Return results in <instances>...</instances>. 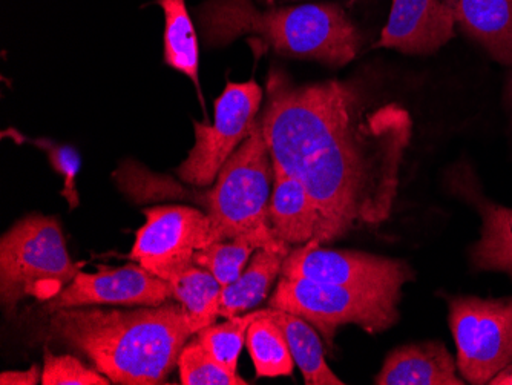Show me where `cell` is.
Returning a JSON list of instances; mask_svg holds the SVG:
<instances>
[{
    "instance_id": "6da1fadb",
    "label": "cell",
    "mask_w": 512,
    "mask_h": 385,
    "mask_svg": "<svg viewBox=\"0 0 512 385\" xmlns=\"http://www.w3.org/2000/svg\"><path fill=\"white\" fill-rule=\"evenodd\" d=\"M261 114L273 165L315 201L321 244L390 218L413 139L410 112L356 82L298 85L273 68Z\"/></svg>"
},
{
    "instance_id": "7a4b0ae2",
    "label": "cell",
    "mask_w": 512,
    "mask_h": 385,
    "mask_svg": "<svg viewBox=\"0 0 512 385\" xmlns=\"http://www.w3.org/2000/svg\"><path fill=\"white\" fill-rule=\"evenodd\" d=\"M50 315L51 335L88 356L115 384L165 382L194 335L180 303L134 310L71 307Z\"/></svg>"
},
{
    "instance_id": "3957f363",
    "label": "cell",
    "mask_w": 512,
    "mask_h": 385,
    "mask_svg": "<svg viewBox=\"0 0 512 385\" xmlns=\"http://www.w3.org/2000/svg\"><path fill=\"white\" fill-rule=\"evenodd\" d=\"M198 27L212 47L243 36L258 50L312 59L330 66L352 62L362 36L338 4H306L260 10L252 0H207L197 8Z\"/></svg>"
},
{
    "instance_id": "277c9868",
    "label": "cell",
    "mask_w": 512,
    "mask_h": 385,
    "mask_svg": "<svg viewBox=\"0 0 512 385\" xmlns=\"http://www.w3.org/2000/svg\"><path fill=\"white\" fill-rule=\"evenodd\" d=\"M273 180L272 154L258 117L252 134L230 155L214 188L207 192V215L211 218L214 243L244 238L256 251L269 249L290 254V247L276 238L270 226Z\"/></svg>"
},
{
    "instance_id": "5b68a950",
    "label": "cell",
    "mask_w": 512,
    "mask_h": 385,
    "mask_svg": "<svg viewBox=\"0 0 512 385\" xmlns=\"http://www.w3.org/2000/svg\"><path fill=\"white\" fill-rule=\"evenodd\" d=\"M66 251L59 221L33 214L0 240V303L8 315L27 298L48 303L79 274Z\"/></svg>"
},
{
    "instance_id": "8992f818",
    "label": "cell",
    "mask_w": 512,
    "mask_h": 385,
    "mask_svg": "<svg viewBox=\"0 0 512 385\" xmlns=\"http://www.w3.org/2000/svg\"><path fill=\"white\" fill-rule=\"evenodd\" d=\"M401 298L391 293L365 292L281 275L269 307L309 321L332 349L336 330L347 324H356L370 335L391 329L399 321Z\"/></svg>"
},
{
    "instance_id": "52a82bcc",
    "label": "cell",
    "mask_w": 512,
    "mask_h": 385,
    "mask_svg": "<svg viewBox=\"0 0 512 385\" xmlns=\"http://www.w3.org/2000/svg\"><path fill=\"white\" fill-rule=\"evenodd\" d=\"M448 304L460 376L470 384H490L512 366V297H454Z\"/></svg>"
},
{
    "instance_id": "ba28073f",
    "label": "cell",
    "mask_w": 512,
    "mask_h": 385,
    "mask_svg": "<svg viewBox=\"0 0 512 385\" xmlns=\"http://www.w3.org/2000/svg\"><path fill=\"white\" fill-rule=\"evenodd\" d=\"M261 102L263 89L255 80L227 83L215 100L214 123H194L195 145L178 166V177L198 188L211 186L230 155L252 134Z\"/></svg>"
},
{
    "instance_id": "9c48e42d",
    "label": "cell",
    "mask_w": 512,
    "mask_h": 385,
    "mask_svg": "<svg viewBox=\"0 0 512 385\" xmlns=\"http://www.w3.org/2000/svg\"><path fill=\"white\" fill-rule=\"evenodd\" d=\"M281 275L399 297H402V287L414 280L413 269L405 261L364 252L325 249L318 238L290 251Z\"/></svg>"
},
{
    "instance_id": "30bf717a",
    "label": "cell",
    "mask_w": 512,
    "mask_h": 385,
    "mask_svg": "<svg viewBox=\"0 0 512 385\" xmlns=\"http://www.w3.org/2000/svg\"><path fill=\"white\" fill-rule=\"evenodd\" d=\"M131 258L161 280L172 281L189 269L195 254L214 243L209 215L188 206H157L143 211Z\"/></svg>"
},
{
    "instance_id": "8fae6325",
    "label": "cell",
    "mask_w": 512,
    "mask_h": 385,
    "mask_svg": "<svg viewBox=\"0 0 512 385\" xmlns=\"http://www.w3.org/2000/svg\"><path fill=\"white\" fill-rule=\"evenodd\" d=\"M172 298L168 281L151 274L140 264L109 269L96 274L79 272L54 300L45 303V312L88 306L157 307Z\"/></svg>"
},
{
    "instance_id": "7c38bea8",
    "label": "cell",
    "mask_w": 512,
    "mask_h": 385,
    "mask_svg": "<svg viewBox=\"0 0 512 385\" xmlns=\"http://www.w3.org/2000/svg\"><path fill=\"white\" fill-rule=\"evenodd\" d=\"M456 17L444 0H393L390 16L375 48L425 56L454 37Z\"/></svg>"
},
{
    "instance_id": "4fadbf2b",
    "label": "cell",
    "mask_w": 512,
    "mask_h": 385,
    "mask_svg": "<svg viewBox=\"0 0 512 385\" xmlns=\"http://www.w3.org/2000/svg\"><path fill=\"white\" fill-rule=\"evenodd\" d=\"M456 174L460 195L467 197L482 217V237L471 247L474 267L512 278V209L486 200L474 188L473 172L462 168Z\"/></svg>"
},
{
    "instance_id": "5bb4252c",
    "label": "cell",
    "mask_w": 512,
    "mask_h": 385,
    "mask_svg": "<svg viewBox=\"0 0 512 385\" xmlns=\"http://www.w3.org/2000/svg\"><path fill=\"white\" fill-rule=\"evenodd\" d=\"M456 359L440 341L394 349L375 378L378 385H463Z\"/></svg>"
},
{
    "instance_id": "9a60e30c",
    "label": "cell",
    "mask_w": 512,
    "mask_h": 385,
    "mask_svg": "<svg viewBox=\"0 0 512 385\" xmlns=\"http://www.w3.org/2000/svg\"><path fill=\"white\" fill-rule=\"evenodd\" d=\"M269 221L273 234L287 246H302L318 235L321 215L301 181L273 165Z\"/></svg>"
},
{
    "instance_id": "2e32d148",
    "label": "cell",
    "mask_w": 512,
    "mask_h": 385,
    "mask_svg": "<svg viewBox=\"0 0 512 385\" xmlns=\"http://www.w3.org/2000/svg\"><path fill=\"white\" fill-rule=\"evenodd\" d=\"M456 24L502 65L512 66V0H444Z\"/></svg>"
},
{
    "instance_id": "e0dca14e",
    "label": "cell",
    "mask_w": 512,
    "mask_h": 385,
    "mask_svg": "<svg viewBox=\"0 0 512 385\" xmlns=\"http://www.w3.org/2000/svg\"><path fill=\"white\" fill-rule=\"evenodd\" d=\"M287 255L283 252L258 249L255 251L249 266L243 270V274L221 290L220 318H234L249 312L266 300L270 287L273 286L281 270Z\"/></svg>"
},
{
    "instance_id": "ac0fdd59",
    "label": "cell",
    "mask_w": 512,
    "mask_h": 385,
    "mask_svg": "<svg viewBox=\"0 0 512 385\" xmlns=\"http://www.w3.org/2000/svg\"><path fill=\"white\" fill-rule=\"evenodd\" d=\"M266 310L267 315L283 330L293 361L301 370L307 385L345 384L325 362L321 338L309 321L286 310L272 307Z\"/></svg>"
},
{
    "instance_id": "d6986e66",
    "label": "cell",
    "mask_w": 512,
    "mask_h": 385,
    "mask_svg": "<svg viewBox=\"0 0 512 385\" xmlns=\"http://www.w3.org/2000/svg\"><path fill=\"white\" fill-rule=\"evenodd\" d=\"M169 284L172 287V298L183 307L192 332L198 333L220 318L218 310L223 286L209 270L192 264L189 269L169 281Z\"/></svg>"
},
{
    "instance_id": "ffe728a7",
    "label": "cell",
    "mask_w": 512,
    "mask_h": 385,
    "mask_svg": "<svg viewBox=\"0 0 512 385\" xmlns=\"http://www.w3.org/2000/svg\"><path fill=\"white\" fill-rule=\"evenodd\" d=\"M155 4L165 13V63L178 73L198 82V37L192 24L186 0H157Z\"/></svg>"
},
{
    "instance_id": "44dd1931",
    "label": "cell",
    "mask_w": 512,
    "mask_h": 385,
    "mask_svg": "<svg viewBox=\"0 0 512 385\" xmlns=\"http://www.w3.org/2000/svg\"><path fill=\"white\" fill-rule=\"evenodd\" d=\"M246 347L256 370V378H278L293 375L292 353L283 330L261 310L260 316L250 323Z\"/></svg>"
},
{
    "instance_id": "7402d4cb",
    "label": "cell",
    "mask_w": 512,
    "mask_h": 385,
    "mask_svg": "<svg viewBox=\"0 0 512 385\" xmlns=\"http://www.w3.org/2000/svg\"><path fill=\"white\" fill-rule=\"evenodd\" d=\"M258 312H250L247 315H238L234 318H227L221 324H212L206 329L198 332V341L203 344L204 349L211 353L215 361L226 367L230 372L237 373L238 359L241 350L246 344L247 329L250 323L260 316Z\"/></svg>"
},
{
    "instance_id": "603a6c76",
    "label": "cell",
    "mask_w": 512,
    "mask_h": 385,
    "mask_svg": "<svg viewBox=\"0 0 512 385\" xmlns=\"http://www.w3.org/2000/svg\"><path fill=\"white\" fill-rule=\"evenodd\" d=\"M255 251V246L244 238L215 241L197 251L194 263L209 270L224 287L234 283L243 274L246 264L249 263Z\"/></svg>"
},
{
    "instance_id": "cb8c5ba5",
    "label": "cell",
    "mask_w": 512,
    "mask_h": 385,
    "mask_svg": "<svg viewBox=\"0 0 512 385\" xmlns=\"http://www.w3.org/2000/svg\"><path fill=\"white\" fill-rule=\"evenodd\" d=\"M178 369L183 385H247L238 373L230 372L212 358L203 344L195 339L186 344L178 358Z\"/></svg>"
},
{
    "instance_id": "d4e9b609",
    "label": "cell",
    "mask_w": 512,
    "mask_h": 385,
    "mask_svg": "<svg viewBox=\"0 0 512 385\" xmlns=\"http://www.w3.org/2000/svg\"><path fill=\"white\" fill-rule=\"evenodd\" d=\"M43 385H109L111 379L99 370L89 369L76 356L54 355L45 349Z\"/></svg>"
},
{
    "instance_id": "484cf974",
    "label": "cell",
    "mask_w": 512,
    "mask_h": 385,
    "mask_svg": "<svg viewBox=\"0 0 512 385\" xmlns=\"http://www.w3.org/2000/svg\"><path fill=\"white\" fill-rule=\"evenodd\" d=\"M5 134L13 135L11 139L17 140V142H27L31 145L39 146L42 151L46 152L48 158H50L51 165L54 166L59 174L65 178L66 189L63 194L68 197L69 203L76 198V191H74V181H76L77 172L80 169V157L77 154L76 149L69 148V146L57 145V143L51 142L46 139H28L25 135L19 134V132L10 129Z\"/></svg>"
},
{
    "instance_id": "4316f807",
    "label": "cell",
    "mask_w": 512,
    "mask_h": 385,
    "mask_svg": "<svg viewBox=\"0 0 512 385\" xmlns=\"http://www.w3.org/2000/svg\"><path fill=\"white\" fill-rule=\"evenodd\" d=\"M40 381H42V373L37 364L23 372L11 370V372H2L0 375V384L2 385H36Z\"/></svg>"
},
{
    "instance_id": "83f0119b",
    "label": "cell",
    "mask_w": 512,
    "mask_h": 385,
    "mask_svg": "<svg viewBox=\"0 0 512 385\" xmlns=\"http://www.w3.org/2000/svg\"><path fill=\"white\" fill-rule=\"evenodd\" d=\"M490 385H512V366L506 367L499 375L494 376Z\"/></svg>"
},
{
    "instance_id": "f1b7e54d",
    "label": "cell",
    "mask_w": 512,
    "mask_h": 385,
    "mask_svg": "<svg viewBox=\"0 0 512 385\" xmlns=\"http://www.w3.org/2000/svg\"><path fill=\"white\" fill-rule=\"evenodd\" d=\"M506 103H508L509 111L512 112V74H509L508 83H506Z\"/></svg>"
},
{
    "instance_id": "f546056e",
    "label": "cell",
    "mask_w": 512,
    "mask_h": 385,
    "mask_svg": "<svg viewBox=\"0 0 512 385\" xmlns=\"http://www.w3.org/2000/svg\"><path fill=\"white\" fill-rule=\"evenodd\" d=\"M263 4L273 5L275 2H287V0H260Z\"/></svg>"
}]
</instances>
